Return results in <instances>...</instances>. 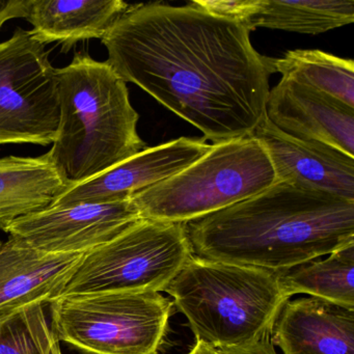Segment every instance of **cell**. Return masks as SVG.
<instances>
[{
  "label": "cell",
  "mask_w": 354,
  "mask_h": 354,
  "mask_svg": "<svg viewBox=\"0 0 354 354\" xmlns=\"http://www.w3.org/2000/svg\"><path fill=\"white\" fill-rule=\"evenodd\" d=\"M274 73L328 95L354 109V63L321 50L288 51L272 59Z\"/></svg>",
  "instance_id": "19"
},
{
  "label": "cell",
  "mask_w": 354,
  "mask_h": 354,
  "mask_svg": "<svg viewBox=\"0 0 354 354\" xmlns=\"http://www.w3.org/2000/svg\"><path fill=\"white\" fill-rule=\"evenodd\" d=\"M196 342L211 348L248 345L271 335L290 300L281 272L192 256L165 289Z\"/></svg>",
  "instance_id": "4"
},
{
  "label": "cell",
  "mask_w": 354,
  "mask_h": 354,
  "mask_svg": "<svg viewBox=\"0 0 354 354\" xmlns=\"http://www.w3.org/2000/svg\"><path fill=\"white\" fill-rule=\"evenodd\" d=\"M354 243L331 252L324 260L310 261L281 272L286 293L308 294L354 308Z\"/></svg>",
  "instance_id": "18"
},
{
  "label": "cell",
  "mask_w": 354,
  "mask_h": 354,
  "mask_svg": "<svg viewBox=\"0 0 354 354\" xmlns=\"http://www.w3.org/2000/svg\"><path fill=\"white\" fill-rule=\"evenodd\" d=\"M210 148L204 140L180 138L145 149L97 177L70 188L51 207L130 200L138 192L183 171Z\"/></svg>",
  "instance_id": "10"
},
{
  "label": "cell",
  "mask_w": 354,
  "mask_h": 354,
  "mask_svg": "<svg viewBox=\"0 0 354 354\" xmlns=\"http://www.w3.org/2000/svg\"><path fill=\"white\" fill-rule=\"evenodd\" d=\"M192 3L204 11L248 28V22L258 11L260 0H194Z\"/></svg>",
  "instance_id": "21"
},
{
  "label": "cell",
  "mask_w": 354,
  "mask_h": 354,
  "mask_svg": "<svg viewBox=\"0 0 354 354\" xmlns=\"http://www.w3.org/2000/svg\"><path fill=\"white\" fill-rule=\"evenodd\" d=\"M84 254L41 252L15 238L0 245V319L61 296Z\"/></svg>",
  "instance_id": "13"
},
{
  "label": "cell",
  "mask_w": 354,
  "mask_h": 354,
  "mask_svg": "<svg viewBox=\"0 0 354 354\" xmlns=\"http://www.w3.org/2000/svg\"><path fill=\"white\" fill-rule=\"evenodd\" d=\"M271 339L283 354H354V308L312 296L288 300Z\"/></svg>",
  "instance_id": "14"
},
{
  "label": "cell",
  "mask_w": 354,
  "mask_h": 354,
  "mask_svg": "<svg viewBox=\"0 0 354 354\" xmlns=\"http://www.w3.org/2000/svg\"><path fill=\"white\" fill-rule=\"evenodd\" d=\"M129 7L121 0H26L24 19L35 39L69 51L80 41L102 39Z\"/></svg>",
  "instance_id": "15"
},
{
  "label": "cell",
  "mask_w": 354,
  "mask_h": 354,
  "mask_svg": "<svg viewBox=\"0 0 354 354\" xmlns=\"http://www.w3.org/2000/svg\"><path fill=\"white\" fill-rule=\"evenodd\" d=\"M187 354H213L212 348L209 347L202 342H196L192 350Z\"/></svg>",
  "instance_id": "24"
},
{
  "label": "cell",
  "mask_w": 354,
  "mask_h": 354,
  "mask_svg": "<svg viewBox=\"0 0 354 354\" xmlns=\"http://www.w3.org/2000/svg\"><path fill=\"white\" fill-rule=\"evenodd\" d=\"M48 354H62L59 339H55V343L53 344L50 350H49Z\"/></svg>",
  "instance_id": "25"
},
{
  "label": "cell",
  "mask_w": 354,
  "mask_h": 354,
  "mask_svg": "<svg viewBox=\"0 0 354 354\" xmlns=\"http://www.w3.org/2000/svg\"><path fill=\"white\" fill-rule=\"evenodd\" d=\"M26 0H0V28L15 18H26Z\"/></svg>",
  "instance_id": "23"
},
{
  "label": "cell",
  "mask_w": 354,
  "mask_h": 354,
  "mask_svg": "<svg viewBox=\"0 0 354 354\" xmlns=\"http://www.w3.org/2000/svg\"><path fill=\"white\" fill-rule=\"evenodd\" d=\"M212 351L213 354H277L271 335H267L248 345L212 348Z\"/></svg>",
  "instance_id": "22"
},
{
  "label": "cell",
  "mask_w": 354,
  "mask_h": 354,
  "mask_svg": "<svg viewBox=\"0 0 354 354\" xmlns=\"http://www.w3.org/2000/svg\"><path fill=\"white\" fill-rule=\"evenodd\" d=\"M67 190L46 154L0 158V229L6 232L16 219L50 208Z\"/></svg>",
  "instance_id": "16"
},
{
  "label": "cell",
  "mask_w": 354,
  "mask_h": 354,
  "mask_svg": "<svg viewBox=\"0 0 354 354\" xmlns=\"http://www.w3.org/2000/svg\"><path fill=\"white\" fill-rule=\"evenodd\" d=\"M57 75L61 118L46 155L69 189L147 149L126 82L106 62L76 53Z\"/></svg>",
  "instance_id": "3"
},
{
  "label": "cell",
  "mask_w": 354,
  "mask_h": 354,
  "mask_svg": "<svg viewBox=\"0 0 354 354\" xmlns=\"http://www.w3.org/2000/svg\"><path fill=\"white\" fill-rule=\"evenodd\" d=\"M59 118V75L46 45L16 28L0 43V145L53 144Z\"/></svg>",
  "instance_id": "8"
},
{
  "label": "cell",
  "mask_w": 354,
  "mask_h": 354,
  "mask_svg": "<svg viewBox=\"0 0 354 354\" xmlns=\"http://www.w3.org/2000/svg\"><path fill=\"white\" fill-rule=\"evenodd\" d=\"M45 304H32L0 319V354H48L57 339L47 322Z\"/></svg>",
  "instance_id": "20"
},
{
  "label": "cell",
  "mask_w": 354,
  "mask_h": 354,
  "mask_svg": "<svg viewBox=\"0 0 354 354\" xmlns=\"http://www.w3.org/2000/svg\"><path fill=\"white\" fill-rule=\"evenodd\" d=\"M270 157L279 181H292L354 201V158L316 142L298 140L266 117L252 134Z\"/></svg>",
  "instance_id": "12"
},
{
  "label": "cell",
  "mask_w": 354,
  "mask_h": 354,
  "mask_svg": "<svg viewBox=\"0 0 354 354\" xmlns=\"http://www.w3.org/2000/svg\"><path fill=\"white\" fill-rule=\"evenodd\" d=\"M0 245H1V242H0Z\"/></svg>",
  "instance_id": "26"
},
{
  "label": "cell",
  "mask_w": 354,
  "mask_h": 354,
  "mask_svg": "<svg viewBox=\"0 0 354 354\" xmlns=\"http://www.w3.org/2000/svg\"><path fill=\"white\" fill-rule=\"evenodd\" d=\"M353 21L354 0H260L246 26L319 35Z\"/></svg>",
  "instance_id": "17"
},
{
  "label": "cell",
  "mask_w": 354,
  "mask_h": 354,
  "mask_svg": "<svg viewBox=\"0 0 354 354\" xmlns=\"http://www.w3.org/2000/svg\"><path fill=\"white\" fill-rule=\"evenodd\" d=\"M50 304L55 337L82 354H157L174 306L155 291L59 296Z\"/></svg>",
  "instance_id": "6"
},
{
  "label": "cell",
  "mask_w": 354,
  "mask_h": 354,
  "mask_svg": "<svg viewBox=\"0 0 354 354\" xmlns=\"http://www.w3.org/2000/svg\"><path fill=\"white\" fill-rule=\"evenodd\" d=\"M192 256L184 223L142 218L84 254L61 296L165 292Z\"/></svg>",
  "instance_id": "7"
},
{
  "label": "cell",
  "mask_w": 354,
  "mask_h": 354,
  "mask_svg": "<svg viewBox=\"0 0 354 354\" xmlns=\"http://www.w3.org/2000/svg\"><path fill=\"white\" fill-rule=\"evenodd\" d=\"M250 30L190 1L130 6L101 39L127 84L198 128L213 144L252 136L266 117L272 59Z\"/></svg>",
  "instance_id": "1"
},
{
  "label": "cell",
  "mask_w": 354,
  "mask_h": 354,
  "mask_svg": "<svg viewBox=\"0 0 354 354\" xmlns=\"http://www.w3.org/2000/svg\"><path fill=\"white\" fill-rule=\"evenodd\" d=\"M277 181L263 145L246 136L211 145L196 162L130 200L142 218L186 223L252 198Z\"/></svg>",
  "instance_id": "5"
},
{
  "label": "cell",
  "mask_w": 354,
  "mask_h": 354,
  "mask_svg": "<svg viewBox=\"0 0 354 354\" xmlns=\"http://www.w3.org/2000/svg\"><path fill=\"white\" fill-rule=\"evenodd\" d=\"M140 217L131 200L51 207L16 219L6 233L55 254H84L123 233Z\"/></svg>",
  "instance_id": "9"
},
{
  "label": "cell",
  "mask_w": 354,
  "mask_h": 354,
  "mask_svg": "<svg viewBox=\"0 0 354 354\" xmlns=\"http://www.w3.org/2000/svg\"><path fill=\"white\" fill-rule=\"evenodd\" d=\"M184 225L194 256L283 272L354 243V201L277 181Z\"/></svg>",
  "instance_id": "2"
},
{
  "label": "cell",
  "mask_w": 354,
  "mask_h": 354,
  "mask_svg": "<svg viewBox=\"0 0 354 354\" xmlns=\"http://www.w3.org/2000/svg\"><path fill=\"white\" fill-rule=\"evenodd\" d=\"M266 115L293 138L328 145L354 158V109L328 95L281 78L269 91Z\"/></svg>",
  "instance_id": "11"
}]
</instances>
